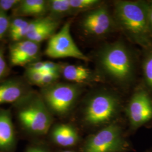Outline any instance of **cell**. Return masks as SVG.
<instances>
[{"label":"cell","mask_w":152,"mask_h":152,"mask_svg":"<svg viewBox=\"0 0 152 152\" xmlns=\"http://www.w3.org/2000/svg\"><path fill=\"white\" fill-rule=\"evenodd\" d=\"M114 19L116 25L132 42L144 49L152 47L149 3L141 1H116Z\"/></svg>","instance_id":"cell-1"},{"label":"cell","mask_w":152,"mask_h":152,"mask_svg":"<svg viewBox=\"0 0 152 152\" xmlns=\"http://www.w3.org/2000/svg\"><path fill=\"white\" fill-rule=\"evenodd\" d=\"M98 63L104 75L113 82L126 84L133 79L134 58L129 49L122 42L117 41L105 45L98 53Z\"/></svg>","instance_id":"cell-2"},{"label":"cell","mask_w":152,"mask_h":152,"mask_svg":"<svg viewBox=\"0 0 152 152\" xmlns=\"http://www.w3.org/2000/svg\"><path fill=\"white\" fill-rule=\"evenodd\" d=\"M121 102L117 96L109 92H99L87 100L82 120L90 127H104L114 122L119 113Z\"/></svg>","instance_id":"cell-3"},{"label":"cell","mask_w":152,"mask_h":152,"mask_svg":"<svg viewBox=\"0 0 152 152\" xmlns=\"http://www.w3.org/2000/svg\"><path fill=\"white\" fill-rule=\"evenodd\" d=\"M131 144L125 137L121 126L114 122L87 137L82 152H128Z\"/></svg>","instance_id":"cell-4"},{"label":"cell","mask_w":152,"mask_h":152,"mask_svg":"<svg viewBox=\"0 0 152 152\" xmlns=\"http://www.w3.org/2000/svg\"><path fill=\"white\" fill-rule=\"evenodd\" d=\"M81 92L77 84L55 83L43 87L42 98L49 110L54 114L62 115L73 108Z\"/></svg>","instance_id":"cell-5"},{"label":"cell","mask_w":152,"mask_h":152,"mask_svg":"<svg viewBox=\"0 0 152 152\" xmlns=\"http://www.w3.org/2000/svg\"><path fill=\"white\" fill-rule=\"evenodd\" d=\"M45 54L53 59L72 58L88 61V58L76 45L71 34V22L65 23L58 32L49 39Z\"/></svg>","instance_id":"cell-6"},{"label":"cell","mask_w":152,"mask_h":152,"mask_svg":"<svg viewBox=\"0 0 152 152\" xmlns=\"http://www.w3.org/2000/svg\"><path fill=\"white\" fill-rule=\"evenodd\" d=\"M42 98L37 96L20 110L19 118L26 129L34 133L46 134L52 124V117Z\"/></svg>","instance_id":"cell-7"},{"label":"cell","mask_w":152,"mask_h":152,"mask_svg":"<svg viewBox=\"0 0 152 152\" xmlns=\"http://www.w3.org/2000/svg\"><path fill=\"white\" fill-rule=\"evenodd\" d=\"M127 115L133 131L152 122V95L147 88H140L132 94L127 105Z\"/></svg>","instance_id":"cell-8"},{"label":"cell","mask_w":152,"mask_h":152,"mask_svg":"<svg viewBox=\"0 0 152 152\" xmlns=\"http://www.w3.org/2000/svg\"><path fill=\"white\" fill-rule=\"evenodd\" d=\"M116 26L113 17L104 6L88 11L81 22V27L85 34L100 37L112 32Z\"/></svg>","instance_id":"cell-9"},{"label":"cell","mask_w":152,"mask_h":152,"mask_svg":"<svg viewBox=\"0 0 152 152\" xmlns=\"http://www.w3.org/2000/svg\"><path fill=\"white\" fill-rule=\"evenodd\" d=\"M39 44L28 39L15 42L10 48V62L14 66H24L38 58Z\"/></svg>","instance_id":"cell-10"},{"label":"cell","mask_w":152,"mask_h":152,"mask_svg":"<svg viewBox=\"0 0 152 152\" xmlns=\"http://www.w3.org/2000/svg\"><path fill=\"white\" fill-rule=\"evenodd\" d=\"M49 1L45 0H23L14 9L17 16L42 18L49 12Z\"/></svg>","instance_id":"cell-11"},{"label":"cell","mask_w":152,"mask_h":152,"mask_svg":"<svg viewBox=\"0 0 152 152\" xmlns=\"http://www.w3.org/2000/svg\"><path fill=\"white\" fill-rule=\"evenodd\" d=\"M51 136L55 142L61 147H72L76 145L80 136L76 129L71 125L61 124L55 126Z\"/></svg>","instance_id":"cell-12"},{"label":"cell","mask_w":152,"mask_h":152,"mask_svg":"<svg viewBox=\"0 0 152 152\" xmlns=\"http://www.w3.org/2000/svg\"><path fill=\"white\" fill-rule=\"evenodd\" d=\"M61 73L66 80L76 83H87L96 79L90 69L82 65L66 64L62 66Z\"/></svg>","instance_id":"cell-13"},{"label":"cell","mask_w":152,"mask_h":152,"mask_svg":"<svg viewBox=\"0 0 152 152\" xmlns=\"http://www.w3.org/2000/svg\"><path fill=\"white\" fill-rule=\"evenodd\" d=\"M24 93L22 84L15 81H6L0 85V104L16 102Z\"/></svg>","instance_id":"cell-14"},{"label":"cell","mask_w":152,"mask_h":152,"mask_svg":"<svg viewBox=\"0 0 152 152\" xmlns=\"http://www.w3.org/2000/svg\"><path fill=\"white\" fill-rule=\"evenodd\" d=\"M14 140V132L9 113L0 112V148L10 147Z\"/></svg>","instance_id":"cell-15"},{"label":"cell","mask_w":152,"mask_h":152,"mask_svg":"<svg viewBox=\"0 0 152 152\" xmlns=\"http://www.w3.org/2000/svg\"><path fill=\"white\" fill-rule=\"evenodd\" d=\"M58 20H56L49 25L29 34L25 39L39 44L46 39H50L55 33V31L59 26V22Z\"/></svg>","instance_id":"cell-16"},{"label":"cell","mask_w":152,"mask_h":152,"mask_svg":"<svg viewBox=\"0 0 152 152\" xmlns=\"http://www.w3.org/2000/svg\"><path fill=\"white\" fill-rule=\"evenodd\" d=\"M49 12L51 17L58 19L60 17L73 14L69 0L49 1Z\"/></svg>","instance_id":"cell-17"},{"label":"cell","mask_w":152,"mask_h":152,"mask_svg":"<svg viewBox=\"0 0 152 152\" xmlns=\"http://www.w3.org/2000/svg\"><path fill=\"white\" fill-rule=\"evenodd\" d=\"M142 72L147 90L152 95V47L146 49L142 62Z\"/></svg>","instance_id":"cell-18"},{"label":"cell","mask_w":152,"mask_h":152,"mask_svg":"<svg viewBox=\"0 0 152 152\" xmlns=\"http://www.w3.org/2000/svg\"><path fill=\"white\" fill-rule=\"evenodd\" d=\"M73 14L81 11H88L100 6L99 0H69Z\"/></svg>","instance_id":"cell-19"},{"label":"cell","mask_w":152,"mask_h":152,"mask_svg":"<svg viewBox=\"0 0 152 152\" xmlns=\"http://www.w3.org/2000/svg\"><path fill=\"white\" fill-rule=\"evenodd\" d=\"M60 74L58 73H44L42 80L38 86L45 87L54 84L59 79Z\"/></svg>","instance_id":"cell-20"},{"label":"cell","mask_w":152,"mask_h":152,"mask_svg":"<svg viewBox=\"0 0 152 152\" xmlns=\"http://www.w3.org/2000/svg\"><path fill=\"white\" fill-rule=\"evenodd\" d=\"M10 22L6 13L0 10V39L9 30Z\"/></svg>","instance_id":"cell-21"},{"label":"cell","mask_w":152,"mask_h":152,"mask_svg":"<svg viewBox=\"0 0 152 152\" xmlns=\"http://www.w3.org/2000/svg\"><path fill=\"white\" fill-rule=\"evenodd\" d=\"M28 22V21L27 20H25L21 18H16L14 20H11L9 29L10 35L20 30L27 24Z\"/></svg>","instance_id":"cell-22"},{"label":"cell","mask_w":152,"mask_h":152,"mask_svg":"<svg viewBox=\"0 0 152 152\" xmlns=\"http://www.w3.org/2000/svg\"><path fill=\"white\" fill-rule=\"evenodd\" d=\"M21 0H0V10L6 12L15 8Z\"/></svg>","instance_id":"cell-23"},{"label":"cell","mask_w":152,"mask_h":152,"mask_svg":"<svg viewBox=\"0 0 152 152\" xmlns=\"http://www.w3.org/2000/svg\"><path fill=\"white\" fill-rule=\"evenodd\" d=\"M44 75L43 72L27 70L26 76L29 81L38 86Z\"/></svg>","instance_id":"cell-24"},{"label":"cell","mask_w":152,"mask_h":152,"mask_svg":"<svg viewBox=\"0 0 152 152\" xmlns=\"http://www.w3.org/2000/svg\"><path fill=\"white\" fill-rule=\"evenodd\" d=\"M44 64L45 65L43 73H61L62 66L59 64L51 61H44Z\"/></svg>","instance_id":"cell-25"},{"label":"cell","mask_w":152,"mask_h":152,"mask_svg":"<svg viewBox=\"0 0 152 152\" xmlns=\"http://www.w3.org/2000/svg\"><path fill=\"white\" fill-rule=\"evenodd\" d=\"M44 65V61H34L29 64L27 70L43 72Z\"/></svg>","instance_id":"cell-26"},{"label":"cell","mask_w":152,"mask_h":152,"mask_svg":"<svg viewBox=\"0 0 152 152\" xmlns=\"http://www.w3.org/2000/svg\"><path fill=\"white\" fill-rule=\"evenodd\" d=\"M7 69V65L6 63L3 51L0 49V79L5 75Z\"/></svg>","instance_id":"cell-27"},{"label":"cell","mask_w":152,"mask_h":152,"mask_svg":"<svg viewBox=\"0 0 152 152\" xmlns=\"http://www.w3.org/2000/svg\"><path fill=\"white\" fill-rule=\"evenodd\" d=\"M149 20L152 33V2L149 3Z\"/></svg>","instance_id":"cell-28"},{"label":"cell","mask_w":152,"mask_h":152,"mask_svg":"<svg viewBox=\"0 0 152 152\" xmlns=\"http://www.w3.org/2000/svg\"><path fill=\"white\" fill-rule=\"evenodd\" d=\"M27 152H48L43 149L39 148H29Z\"/></svg>","instance_id":"cell-29"},{"label":"cell","mask_w":152,"mask_h":152,"mask_svg":"<svg viewBox=\"0 0 152 152\" xmlns=\"http://www.w3.org/2000/svg\"><path fill=\"white\" fill-rule=\"evenodd\" d=\"M145 152H152V148H149V149H147V151H145Z\"/></svg>","instance_id":"cell-30"},{"label":"cell","mask_w":152,"mask_h":152,"mask_svg":"<svg viewBox=\"0 0 152 152\" xmlns=\"http://www.w3.org/2000/svg\"><path fill=\"white\" fill-rule=\"evenodd\" d=\"M72 152V151H64V152Z\"/></svg>","instance_id":"cell-31"}]
</instances>
